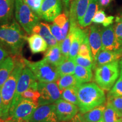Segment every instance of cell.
Instances as JSON below:
<instances>
[{
    "label": "cell",
    "instance_id": "20",
    "mask_svg": "<svg viewBox=\"0 0 122 122\" xmlns=\"http://www.w3.org/2000/svg\"><path fill=\"white\" fill-rule=\"evenodd\" d=\"M15 0H0V23L13 20Z\"/></svg>",
    "mask_w": 122,
    "mask_h": 122
},
{
    "label": "cell",
    "instance_id": "37",
    "mask_svg": "<svg viewBox=\"0 0 122 122\" xmlns=\"http://www.w3.org/2000/svg\"><path fill=\"white\" fill-rule=\"evenodd\" d=\"M107 102L109 103L120 115L122 114V96L107 98Z\"/></svg>",
    "mask_w": 122,
    "mask_h": 122
},
{
    "label": "cell",
    "instance_id": "45",
    "mask_svg": "<svg viewBox=\"0 0 122 122\" xmlns=\"http://www.w3.org/2000/svg\"><path fill=\"white\" fill-rule=\"evenodd\" d=\"M61 1H62V2H63L64 6H65V10H67L68 7L69 6V5L70 4V2L71 1V0H61Z\"/></svg>",
    "mask_w": 122,
    "mask_h": 122
},
{
    "label": "cell",
    "instance_id": "28",
    "mask_svg": "<svg viewBox=\"0 0 122 122\" xmlns=\"http://www.w3.org/2000/svg\"><path fill=\"white\" fill-rule=\"evenodd\" d=\"M76 65L74 60L67 59L62 64L57 67V72L59 76L74 75Z\"/></svg>",
    "mask_w": 122,
    "mask_h": 122
},
{
    "label": "cell",
    "instance_id": "21",
    "mask_svg": "<svg viewBox=\"0 0 122 122\" xmlns=\"http://www.w3.org/2000/svg\"><path fill=\"white\" fill-rule=\"evenodd\" d=\"M14 56H9L0 63V88L7 80L14 68Z\"/></svg>",
    "mask_w": 122,
    "mask_h": 122
},
{
    "label": "cell",
    "instance_id": "35",
    "mask_svg": "<svg viewBox=\"0 0 122 122\" xmlns=\"http://www.w3.org/2000/svg\"><path fill=\"white\" fill-rule=\"evenodd\" d=\"M115 22L114 27L116 37L122 48V12L115 18Z\"/></svg>",
    "mask_w": 122,
    "mask_h": 122
},
{
    "label": "cell",
    "instance_id": "40",
    "mask_svg": "<svg viewBox=\"0 0 122 122\" xmlns=\"http://www.w3.org/2000/svg\"><path fill=\"white\" fill-rule=\"evenodd\" d=\"M106 13L102 9L98 10L96 12L95 15L92 19V22L96 24H102L106 18Z\"/></svg>",
    "mask_w": 122,
    "mask_h": 122
},
{
    "label": "cell",
    "instance_id": "27",
    "mask_svg": "<svg viewBox=\"0 0 122 122\" xmlns=\"http://www.w3.org/2000/svg\"><path fill=\"white\" fill-rule=\"evenodd\" d=\"M102 121L103 122H122V115L109 103L107 102L103 112Z\"/></svg>",
    "mask_w": 122,
    "mask_h": 122
},
{
    "label": "cell",
    "instance_id": "26",
    "mask_svg": "<svg viewBox=\"0 0 122 122\" xmlns=\"http://www.w3.org/2000/svg\"><path fill=\"white\" fill-rule=\"evenodd\" d=\"M53 23L57 24L62 29V37H63V41L67 36L70 29L69 15H68L67 10H65V13L61 14L60 15H58L53 21Z\"/></svg>",
    "mask_w": 122,
    "mask_h": 122
},
{
    "label": "cell",
    "instance_id": "51",
    "mask_svg": "<svg viewBox=\"0 0 122 122\" xmlns=\"http://www.w3.org/2000/svg\"></svg>",
    "mask_w": 122,
    "mask_h": 122
},
{
    "label": "cell",
    "instance_id": "18",
    "mask_svg": "<svg viewBox=\"0 0 122 122\" xmlns=\"http://www.w3.org/2000/svg\"><path fill=\"white\" fill-rule=\"evenodd\" d=\"M44 59L56 67L67 59L62 54L59 44L49 48L45 53Z\"/></svg>",
    "mask_w": 122,
    "mask_h": 122
},
{
    "label": "cell",
    "instance_id": "4",
    "mask_svg": "<svg viewBox=\"0 0 122 122\" xmlns=\"http://www.w3.org/2000/svg\"><path fill=\"white\" fill-rule=\"evenodd\" d=\"M119 61H116L96 68L94 79L100 87L110 91L120 75Z\"/></svg>",
    "mask_w": 122,
    "mask_h": 122
},
{
    "label": "cell",
    "instance_id": "6",
    "mask_svg": "<svg viewBox=\"0 0 122 122\" xmlns=\"http://www.w3.org/2000/svg\"><path fill=\"white\" fill-rule=\"evenodd\" d=\"M15 17L24 31L31 35L34 27L39 23V17L23 0H15Z\"/></svg>",
    "mask_w": 122,
    "mask_h": 122
},
{
    "label": "cell",
    "instance_id": "24",
    "mask_svg": "<svg viewBox=\"0 0 122 122\" xmlns=\"http://www.w3.org/2000/svg\"><path fill=\"white\" fill-rule=\"evenodd\" d=\"M105 107L106 105H100L84 114H81L82 116L87 122H100L102 120Z\"/></svg>",
    "mask_w": 122,
    "mask_h": 122
},
{
    "label": "cell",
    "instance_id": "46",
    "mask_svg": "<svg viewBox=\"0 0 122 122\" xmlns=\"http://www.w3.org/2000/svg\"><path fill=\"white\" fill-rule=\"evenodd\" d=\"M2 114V97H1V88H0V118L1 119Z\"/></svg>",
    "mask_w": 122,
    "mask_h": 122
},
{
    "label": "cell",
    "instance_id": "41",
    "mask_svg": "<svg viewBox=\"0 0 122 122\" xmlns=\"http://www.w3.org/2000/svg\"><path fill=\"white\" fill-rule=\"evenodd\" d=\"M9 56V53L0 46V63Z\"/></svg>",
    "mask_w": 122,
    "mask_h": 122
},
{
    "label": "cell",
    "instance_id": "47",
    "mask_svg": "<svg viewBox=\"0 0 122 122\" xmlns=\"http://www.w3.org/2000/svg\"><path fill=\"white\" fill-rule=\"evenodd\" d=\"M119 65H120V71H122V59L119 61Z\"/></svg>",
    "mask_w": 122,
    "mask_h": 122
},
{
    "label": "cell",
    "instance_id": "17",
    "mask_svg": "<svg viewBox=\"0 0 122 122\" xmlns=\"http://www.w3.org/2000/svg\"><path fill=\"white\" fill-rule=\"evenodd\" d=\"M122 57V49L118 50V51L101 50L94 61L95 68L100 66L118 61Z\"/></svg>",
    "mask_w": 122,
    "mask_h": 122
},
{
    "label": "cell",
    "instance_id": "13",
    "mask_svg": "<svg viewBox=\"0 0 122 122\" xmlns=\"http://www.w3.org/2000/svg\"><path fill=\"white\" fill-rule=\"evenodd\" d=\"M102 50L118 51L122 49L116 37L113 25L104 27L101 30Z\"/></svg>",
    "mask_w": 122,
    "mask_h": 122
},
{
    "label": "cell",
    "instance_id": "52",
    "mask_svg": "<svg viewBox=\"0 0 122 122\" xmlns=\"http://www.w3.org/2000/svg\"><path fill=\"white\" fill-rule=\"evenodd\" d=\"M103 122V121H102H102H101V122Z\"/></svg>",
    "mask_w": 122,
    "mask_h": 122
},
{
    "label": "cell",
    "instance_id": "48",
    "mask_svg": "<svg viewBox=\"0 0 122 122\" xmlns=\"http://www.w3.org/2000/svg\"><path fill=\"white\" fill-rule=\"evenodd\" d=\"M10 120H11V119H8L5 120V121H4L3 122H9V121H10Z\"/></svg>",
    "mask_w": 122,
    "mask_h": 122
},
{
    "label": "cell",
    "instance_id": "32",
    "mask_svg": "<svg viewBox=\"0 0 122 122\" xmlns=\"http://www.w3.org/2000/svg\"><path fill=\"white\" fill-rule=\"evenodd\" d=\"M40 98V93L38 90L37 86L29 88L23 93L21 96V100L25 99V100H30L33 101V102L37 103V105Z\"/></svg>",
    "mask_w": 122,
    "mask_h": 122
},
{
    "label": "cell",
    "instance_id": "33",
    "mask_svg": "<svg viewBox=\"0 0 122 122\" xmlns=\"http://www.w3.org/2000/svg\"><path fill=\"white\" fill-rule=\"evenodd\" d=\"M77 56L86 58L89 59L90 60L94 61L92 54L91 47H90L89 45L88 35L85 37L84 40L81 44L80 48H79Z\"/></svg>",
    "mask_w": 122,
    "mask_h": 122
},
{
    "label": "cell",
    "instance_id": "29",
    "mask_svg": "<svg viewBox=\"0 0 122 122\" xmlns=\"http://www.w3.org/2000/svg\"><path fill=\"white\" fill-rule=\"evenodd\" d=\"M92 0H72L74 3L76 17L78 22L82 19L86 13Z\"/></svg>",
    "mask_w": 122,
    "mask_h": 122
},
{
    "label": "cell",
    "instance_id": "53",
    "mask_svg": "<svg viewBox=\"0 0 122 122\" xmlns=\"http://www.w3.org/2000/svg\"><path fill=\"white\" fill-rule=\"evenodd\" d=\"M111 1H113V0H111Z\"/></svg>",
    "mask_w": 122,
    "mask_h": 122
},
{
    "label": "cell",
    "instance_id": "10",
    "mask_svg": "<svg viewBox=\"0 0 122 122\" xmlns=\"http://www.w3.org/2000/svg\"><path fill=\"white\" fill-rule=\"evenodd\" d=\"M61 0H44L40 9V18L46 22H53L62 11Z\"/></svg>",
    "mask_w": 122,
    "mask_h": 122
},
{
    "label": "cell",
    "instance_id": "9",
    "mask_svg": "<svg viewBox=\"0 0 122 122\" xmlns=\"http://www.w3.org/2000/svg\"><path fill=\"white\" fill-rule=\"evenodd\" d=\"M38 105L30 100L22 99L10 114L9 119L18 122H29Z\"/></svg>",
    "mask_w": 122,
    "mask_h": 122
},
{
    "label": "cell",
    "instance_id": "23",
    "mask_svg": "<svg viewBox=\"0 0 122 122\" xmlns=\"http://www.w3.org/2000/svg\"><path fill=\"white\" fill-rule=\"evenodd\" d=\"M74 75L79 83L82 84L87 83L92 80L93 73L91 68L76 65Z\"/></svg>",
    "mask_w": 122,
    "mask_h": 122
},
{
    "label": "cell",
    "instance_id": "49",
    "mask_svg": "<svg viewBox=\"0 0 122 122\" xmlns=\"http://www.w3.org/2000/svg\"><path fill=\"white\" fill-rule=\"evenodd\" d=\"M4 121H5V120H3L2 119H1L0 118V122H3Z\"/></svg>",
    "mask_w": 122,
    "mask_h": 122
},
{
    "label": "cell",
    "instance_id": "36",
    "mask_svg": "<svg viewBox=\"0 0 122 122\" xmlns=\"http://www.w3.org/2000/svg\"><path fill=\"white\" fill-rule=\"evenodd\" d=\"M23 1L40 18V9L44 0H23Z\"/></svg>",
    "mask_w": 122,
    "mask_h": 122
},
{
    "label": "cell",
    "instance_id": "38",
    "mask_svg": "<svg viewBox=\"0 0 122 122\" xmlns=\"http://www.w3.org/2000/svg\"><path fill=\"white\" fill-rule=\"evenodd\" d=\"M74 61L76 65L81 66L84 67L91 68V69H93L94 68H95L94 61L90 60L86 58L77 56L74 59Z\"/></svg>",
    "mask_w": 122,
    "mask_h": 122
},
{
    "label": "cell",
    "instance_id": "8",
    "mask_svg": "<svg viewBox=\"0 0 122 122\" xmlns=\"http://www.w3.org/2000/svg\"><path fill=\"white\" fill-rule=\"evenodd\" d=\"M37 88L40 93L38 106L54 104L56 101L62 98V92L56 81L50 83L38 82Z\"/></svg>",
    "mask_w": 122,
    "mask_h": 122
},
{
    "label": "cell",
    "instance_id": "7",
    "mask_svg": "<svg viewBox=\"0 0 122 122\" xmlns=\"http://www.w3.org/2000/svg\"><path fill=\"white\" fill-rule=\"evenodd\" d=\"M38 85V81L32 72V71L28 67L25 66L23 70L22 74L18 79L16 89L14 97L10 107L9 117L20 101L21 100V96L22 93L29 88L36 86Z\"/></svg>",
    "mask_w": 122,
    "mask_h": 122
},
{
    "label": "cell",
    "instance_id": "39",
    "mask_svg": "<svg viewBox=\"0 0 122 122\" xmlns=\"http://www.w3.org/2000/svg\"><path fill=\"white\" fill-rule=\"evenodd\" d=\"M50 30H51V33H52L56 39L60 44L61 42L63 41V37H62V29L59 27L57 24L53 23L52 24L50 25Z\"/></svg>",
    "mask_w": 122,
    "mask_h": 122
},
{
    "label": "cell",
    "instance_id": "25",
    "mask_svg": "<svg viewBox=\"0 0 122 122\" xmlns=\"http://www.w3.org/2000/svg\"><path fill=\"white\" fill-rule=\"evenodd\" d=\"M56 82L62 92L67 88L74 86L79 87L81 85L74 75H67L60 76Z\"/></svg>",
    "mask_w": 122,
    "mask_h": 122
},
{
    "label": "cell",
    "instance_id": "50",
    "mask_svg": "<svg viewBox=\"0 0 122 122\" xmlns=\"http://www.w3.org/2000/svg\"><path fill=\"white\" fill-rule=\"evenodd\" d=\"M9 122H15V121H13V120H10V121H9Z\"/></svg>",
    "mask_w": 122,
    "mask_h": 122
},
{
    "label": "cell",
    "instance_id": "31",
    "mask_svg": "<svg viewBox=\"0 0 122 122\" xmlns=\"http://www.w3.org/2000/svg\"><path fill=\"white\" fill-rule=\"evenodd\" d=\"M77 88L78 87L74 86V87L67 88L64 90L62 92V99L77 106L78 105Z\"/></svg>",
    "mask_w": 122,
    "mask_h": 122
},
{
    "label": "cell",
    "instance_id": "44",
    "mask_svg": "<svg viewBox=\"0 0 122 122\" xmlns=\"http://www.w3.org/2000/svg\"><path fill=\"white\" fill-rule=\"evenodd\" d=\"M111 0H98L99 4L101 7H105L107 6L110 4Z\"/></svg>",
    "mask_w": 122,
    "mask_h": 122
},
{
    "label": "cell",
    "instance_id": "16",
    "mask_svg": "<svg viewBox=\"0 0 122 122\" xmlns=\"http://www.w3.org/2000/svg\"><path fill=\"white\" fill-rule=\"evenodd\" d=\"M32 33H36L43 38L49 48L58 45V42L51 33L50 25L45 23L39 22L33 29Z\"/></svg>",
    "mask_w": 122,
    "mask_h": 122
},
{
    "label": "cell",
    "instance_id": "34",
    "mask_svg": "<svg viewBox=\"0 0 122 122\" xmlns=\"http://www.w3.org/2000/svg\"><path fill=\"white\" fill-rule=\"evenodd\" d=\"M122 96V71H120V75L115 84L110 90L107 94V98Z\"/></svg>",
    "mask_w": 122,
    "mask_h": 122
},
{
    "label": "cell",
    "instance_id": "43",
    "mask_svg": "<svg viewBox=\"0 0 122 122\" xmlns=\"http://www.w3.org/2000/svg\"><path fill=\"white\" fill-rule=\"evenodd\" d=\"M114 19V16H109L107 17H106L105 19L104 22L102 23V25L105 27L110 26L113 23V20Z\"/></svg>",
    "mask_w": 122,
    "mask_h": 122
},
{
    "label": "cell",
    "instance_id": "22",
    "mask_svg": "<svg viewBox=\"0 0 122 122\" xmlns=\"http://www.w3.org/2000/svg\"><path fill=\"white\" fill-rule=\"evenodd\" d=\"M99 7L100 4L98 0H92L83 18L78 22L79 25L83 27L89 25L92 22V19L96 12L99 10Z\"/></svg>",
    "mask_w": 122,
    "mask_h": 122
},
{
    "label": "cell",
    "instance_id": "1",
    "mask_svg": "<svg viewBox=\"0 0 122 122\" xmlns=\"http://www.w3.org/2000/svg\"><path fill=\"white\" fill-rule=\"evenodd\" d=\"M27 37L14 19L0 23V46L9 54L21 56Z\"/></svg>",
    "mask_w": 122,
    "mask_h": 122
},
{
    "label": "cell",
    "instance_id": "15",
    "mask_svg": "<svg viewBox=\"0 0 122 122\" xmlns=\"http://www.w3.org/2000/svg\"><path fill=\"white\" fill-rule=\"evenodd\" d=\"M88 35L86 30H81L80 27H75L74 30V36L71 48H70L68 59L74 60L78 55V51L81 44Z\"/></svg>",
    "mask_w": 122,
    "mask_h": 122
},
{
    "label": "cell",
    "instance_id": "14",
    "mask_svg": "<svg viewBox=\"0 0 122 122\" xmlns=\"http://www.w3.org/2000/svg\"><path fill=\"white\" fill-rule=\"evenodd\" d=\"M88 39L94 62L96 58L102 50L101 30L96 25H92L89 29Z\"/></svg>",
    "mask_w": 122,
    "mask_h": 122
},
{
    "label": "cell",
    "instance_id": "42",
    "mask_svg": "<svg viewBox=\"0 0 122 122\" xmlns=\"http://www.w3.org/2000/svg\"><path fill=\"white\" fill-rule=\"evenodd\" d=\"M70 122H87L85 120L82 116L81 114L77 113L72 119L70 120Z\"/></svg>",
    "mask_w": 122,
    "mask_h": 122
},
{
    "label": "cell",
    "instance_id": "5",
    "mask_svg": "<svg viewBox=\"0 0 122 122\" xmlns=\"http://www.w3.org/2000/svg\"><path fill=\"white\" fill-rule=\"evenodd\" d=\"M23 61L25 66L32 71L38 82H56L60 77L57 67L44 58L37 62H31L25 58H23Z\"/></svg>",
    "mask_w": 122,
    "mask_h": 122
},
{
    "label": "cell",
    "instance_id": "19",
    "mask_svg": "<svg viewBox=\"0 0 122 122\" xmlns=\"http://www.w3.org/2000/svg\"><path fill=\"white\" fill-rule=\"evenodd\" d=\"M27 41L30 51L33 54L44 52L48 49V45L46 42L41 36L36 33L30 35L29 37H27Z\"/></svg>",
    "mask_w": 122,
    "mask_h": 122
},
{
    "label": "cell",
    "instance_id": "3",
    "mask_svg": "<svg viewBox=\"0 0 122 122\" xmlns=\"http://www.w3.org/2000/svg\"><path fill=\"white\" fill-rule=\"evenodd\" d=\"M77 107L81 114L105 104L106 101L103 90L94 83L81 84L77 88Z\"/></svg>",
    "mask_w": 122,
    "mask_h": 122
},
{
    "label": "cell",
    "instance_id": "12",
    "mask_svg": "<svg viewBox=\"0 0 122 122\" xmlns=\"http://www.w3.org/2000/svg\"><path fill=\"white\" fill-rule=\"evenodd\" d=\"M59 122L70 121L77 114L79 108L76 105L61 98L54 103Z\"/></svg>",
    "mask_w": 122,
    "mask_h": 122
},
{
    "label": "cell",
    "instance_id": "11",
    "mask_svg": "<svg viewBox=\"0 0 122 122\" xmlns=\"http://www.w3.org/2000/svg\"><path fill=\"white\" fill-rule=\"evenodd\" d=\"M29 122H59L54 103L38 106Z\"/></svg>",
    "mask_w": 122,
    "mask_h": 122
},
{
    "label": "cell",
    "instance_id": "30",
    "mask_svg": "<svg viewBox=\"0 0 122 122\" xmlns=\"http://www.w3.org/2000/svg\"><path fill=\"white\" fill-rule=\"evenodd\" d=\"M76 26H70L69 31H68L67 36L63 41L59 44L62 54L66 59H68V58L70 49L72 42L73 36H74V30L75 27Z\"/></svg>",
    "mask_w": 122,
    "mask_h": 122
},
{
    "label": "cell",
    "instance_id": "2",
    "mask_svg": "<svg viewBox=\"0 0 122 122\" xmlns=\"http://www.w3.org/2000/svg\"><path fill=\"white\" fill-rule=\"evenodd\" d=\"M15 66L10 75L1 88V93L2 100V114L1 119L6 120L9 119V112L14 97L18 79L26 66L23 58L14 56Z\"/></svg>",
    "mask_w": 122,
    "mask_h": 122
}]
</instances>
